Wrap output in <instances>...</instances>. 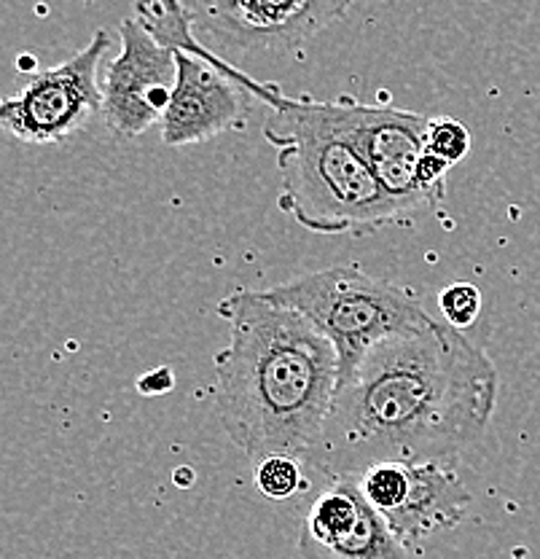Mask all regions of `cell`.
<instances>
[{"label":"cell","mask_w":540,"mask_h":559,"mask_svg":"<svg viewBox=\"0 0 540 559\" xmlns=\"http://www.w3.org/2000/svg\"><path fill=\"white\" fill-rule=\"evenodd\" d=\"M495 406L490 355L433 318L376 342L339 382L310 465L334 479L380 460H460Z\"/></svg>","instance_id":"cell-1"},{"label":"cell","mask_w":540,"mask_h":559,"mask_svg":"<svg viewBox=\"0 0 540 559\" xmlns=\"http://www.w3.org/2000/svg\"><path fill=\"white\" fill-rule=\"evenodd\" d=\"M229 345L216 355V409L248 457L310 463L339 388V353L312 320L266 290L220 299Z\"/></svg>","instance_id":"cell-2"},{"label":"cell","mask_w":540,"mask_h":559,"mask_svg":"<svg viewBox=\"0 0 540 559\" xmlns=\"http://www.w3.org/2000/svg\"><path fill=\"white\" fill-rule=\"evenodd\" d=\"M269 108L264 138L277 148L280 207L296 224L328 237L365 235L409 215L339 130L331 100L283 92Z\"/></svg>","instance_id":"cell-3"},{"label":"cell","mask_w":540,"mask_h":559,"mask_svg":"<svg viewBox=\"0 0 540 559\" xmlns=\"http://www.w3.org/2000/svg\"><path fill=\"white\" fill-rule=\"evenodd\" d=\"M266 294L299 310L334 342L339 353V382L352 374L376 342L422 329L433 320L420 296L404 285L365 275L356 264L310 272L272 285Z\"/></svg>","instance_id":"cell-4"},{"label":"cell","mask_w":540,"mask_h":559,"mask_svg":"<svg viewBox=\"0 0 540 559\" xmlns=\"http://www.w3.org/2000/svg\"><path fill=\"white\" fill-rule=\"evenodd\" d=\"M352 479L371 509L411 549L455 530L470 506L460 460H380Z\"/></svg>","instance_id":"cell-5"},{"label":"cell","mask_w":540,"mask_h":559,"mask_svg":"<svg viewBox=\"0 0 540 559\" xmlns=\"http://www.w3.org/2000/svg\"><path fill=\"white\" fill-rule=\"evenodd\" d=\"M110 44V35L97 31L71 60L33 75L20 95L0 100V127L31 145L62 143L75 135L103 108L97 73Z\"/></svg>","instance_id":"cell-6"},{"label":"cell","mask_w":540,"mask_h":559,"mask_svg":"<svg viewBox=\"0 0 540 559\" xmlns=\"http://www.w3.org/2000/svg\"><path fill=\"white\" fill-rule=\"evenodd\" d=\"M356 0H183L194 31L220 49L288 51L307 44Z\"/></svg>","instance_id":"cell-7"},{"label":"cell","mask_w":540,"mask_h":559,"mask_svg":"<svg viewBox=\"0 0 540 559\" xmlns=\"http://www.w3.org/2000/svg\"><path fill=\"white\" fill-rule=\"evenodd\" d=\"M331 114L371 173L385 186L387 194L406 213L411 215L415 210L431 205L417 183V162L428 151V116L387 108V105H369L352 97L331 100Z\"/></svg>","instance_id":"cell-8"},{"label":"cell","mask_w":540,"mask_h":559,"mask_svg":"<svg viewBox=\"0 0 540 559\" xmlns=\"http://www.w3.org/2000/svg\"><path fill=\"white\" fill-rule=\"evenodd\" d=\"M121 51L103 81V121L113 138L130 140L159 124L176 86V51L154 40L137 20L119 25Z\"/></svg>","instance_id":"cell-9"},{"label":"cell","mask_w":540,"mask_h":559,"mask_svg":"<svg viewBox=\"0 0 540 559\" xmlns=\"http://www.w3.org/2000/svg\"><path fill=\"white\" fill-rule=\"evenodd\" d=\"M299 559H420L398 538L352 476H334L307 509L296 540Z\"/></svg>","instance_id":"cell-10"},{"label":"cell","mask_w":540,"mask_h":559,"mask_svg":"<svg viewBox=\"0 0 540 559\" xmlns=\"http://www.w3.org/2000/svg\"><path fill=\"white\" fill-rule=\"evenodd\" d=\"M304 460L293 457V454H266V457L255 460V487L264 498L269 500H288L307 489L304 471H301Z\"/></svg>","instance_id":"cell-11"},{"label":"cell","mask_w":540,"mask_h":559,"mask_svg":"<svg viewBox=\"0 0 540 559\" xmlns=\"http://www.w3.org/2000/svg\"><path fill=\"white\" fill-rule=\"evenodd\" d=\"M425 148L431 154L441 156L444 162H449L452 167L460 165L470 151V132L463 121L457 119H428V132H425Z\"/></svg>","instance_id":"cell-12"},{"label":"cell","mask_w":540,"mask_h":559,"mask_svg":"<svg viewBox=\"0 0 540 559\" xmlns=\"http://www.w3.org/2000/svg\"><path fill=\"white\" fill-rule=\"evenodd\" d=\"M439 307L446 323L468 329L481 312V290L470 283H455L439 296Z\"/></svg>","instance_id":"cell-13"},{"label":"cell","mask_w":540,"mask_h":559,"mask_svg":"<svg viewBox=\"0 0 540 559\" xmlns=\"http://www.w3.org/2000/svg\"><path fill=\"white\" fill-rule=\"evenodd\" d=\"M172 388V371L170 369H156L151 374H145L141 382H137V390L145 395H156V393H167Z\"/></svg>","instance_id":"cell-14"},{"label":"cell","mask_w":540,"mask_h":559,"mask_svg":"<svg viewBox=\"0 0 540 559\" xmlns=\"http://www.w3.org/2000/svg\"><path fill=\"white\" fill-rule=\"evenodd\" d=\"M84 3H92V0H84Z\"/></svg>","instance_id":"cell-15"}]
</instances>
